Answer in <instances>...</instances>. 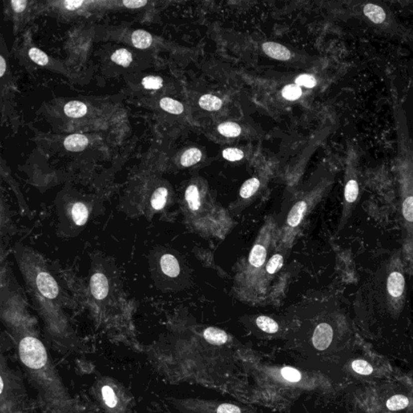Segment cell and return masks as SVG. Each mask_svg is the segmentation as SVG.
Returning a JSON list of instances; mask_svg holds the SVG:
<instances>
[{
  "label": "cell",
  "instance_id": "cell-1",
  "mask_svg": "<svg viewBox=\"0 0 413 413\" xmlns=\"http://www.w3.org/2000/svg\"><path fill=\"white\" fill-rule=\"evenodd\" d=\"M19 352L23 364L29 368L40 369L46 364V350L35 337H24L19 343Z\"/></svg>",
  "mask_w": 413,
  "mask_h": 413
},
{
  "label": "cell",
  "instance_id": "cell-2",
  "mask_svg": "<svg viewBox=\"0 0 413 413\" xmlns=\"http://www.w3.org/2000/svg\"><path fill=\"white\" fill-rule=\"evenodd\" d=\"M189 409L191 413H260L249 406L205 399L192 400Z\"/></svg>",
  "mask_w": 413,
  "mask_h": 413
},
{
  "label": "cell",
  "instance_id": "cell-3",
  "mask_svg": "<svg viewBox=\"0 0 413 413\" xmlns=\"http://www.w3.org/2000/svg\"><path fill=\"white\" fill-rule=\"evenodd\" d=\"M333 331L331 325L321 323L316 326L312 336V344L316 350H325L333 342Z\"/></svg>",
  "mask_w": 413,
  "mask_h": 413
},
{
  "label": "cell",
  "instance_id": "cell-4",
  "mask_svg": "<svg viewBox=\"0 0 413 413\" xmlns=\"http://www.w3.org/2000/svg\"><path fill=\"white\" fill-rule=\"evenodd\" d=\"M36 286L40 293L48 299H54L59 293L58 285L46 272H40L36 277Z\"/></svg>",
  "mask_w": 413,
  "mask_h": 413
},
{
  "label": "cell",
  "instance_id": "cell-5",
  "mask_svg": "<svg viewBox=\"0 0 413 413\" xmlns=\"http://www.w3.org/2000/svg\"><path fill=\"white\" fill-rule=\"evenodd\" d=\"M108 281L104 274L96 273L91 277V290L93 296L95 299H103L108 294Z\"/></svg>",
  "mask_w": 413,
  "mask_h": 413
},
{
  "label": "cell",
  "instance_id": "cell-6",
  "mask_svg": "<svg viewBox=\"0 0 413 413\" xmlns=\"http://www.w3.org/2000/svg\"><path fill=\"white\" fill-rule=\"evenodd\" d=\"M264 53L274 59L287 61L291 58V52L283 44L275 42H266L262 44Z\"/></svg>",
  "mask_w": 413,
  "mask_h": 413
},
{
  "label": "cell",
  "instance_id": "cell-7",
  "mask_svg": "<svg viewBox=\"0 0 413 413\" xmlns=\"http://www.w3.org/2000/svg\"><path fill=\"white\" fill-rule=\"evenodd\" d=\"M160 264L162 270L167 276L175 278L180 274V263L177 258L172 254H164L161 258Z\"/></svg>",
  "mask_w": 413,
  "mask_h": 413
},
{
  "label": "cell",
  "instance_id": "cell-8",
  "mask_svg": "<svg viewBox=\"0 0 413 413\" xmlns=\"http://www.w3.org/2000/svg\"><path fill=\"white\" fill-rule=\"evenodd\" d=\"M405 280L402 274L393 272L388 279V291L393 297H400L405 290Z\"/></svg>",
  "mask_w": 413,
  "mask_h": 413
},
{
  "label": "cell",
  "instance_id": "cell-9",
  "mask_svg": "<svg viewBox=\"0 0 413 413\" xmlns=\"http://www.w3.org/2000/svg\"><path fill=\"white\" fill-rule=\"evenodd\" d=\"M87 137L82 134H72L68 136L64 142V146L66 150L71 152H80L88 146Z\"/></svg>",
  "mask_w": 413,
  "mask_h": 413
},
{
  "label": "cell",
  "instance_id": "cell-10",
  "mask_svg": "<svg viewBox=\"0 0 413 413\" xmlns=\"http://www.w3.org/2000/svg\"><path fill=\"white\" fill-rule=\"evenodd\" d=\"M307 210V204L305 201H301L296 203L291 208L287 216V223L290 227L295 228L301 223Z\"/></svg>",
  "mask_w": 413,
  "mask_h": 413
},
{
  "label": "cell",
  "instance_id": "cell-11",
  "mask_svg": "<svg viewBox=\"0 0 413 413\" xmlns=\"http://www.w3.org/2000/svg\"><path fill=\"white\" fill-rule=\"evenodd\" d=\"M204 337L206 342L215 346H221L228 342V334L215 327H209L204 332Z\"/></svg>",
  "mask_w": 413,
  "mask_h": 413
},
{
  "label": "cell",
  "instance_id": "cell-12",
  "mask_svg": "<svg viewBox=\"0 0 413 413\" xmlns=\"http://www.w3.org/2000/svg\"><path fill=\"white\" fill-rule=\"evenodd\" d=\"M64 112L66 116L71 118H80L87 114V107L82 102H69L64 107Z\"/></svg>",
  "mask_w": 413,
  "mask_h": 413
},
{
  "label": "cell",
  "instance_id": "cell-13",
  "mask_svg": "<svg viewBox=\"0 0 413 413\" xmlns=\"http://www.w3.org/2000/svg\"><path fill=\"white\" fill-rule=\"evenodd\" d=\"M132 42L137 49H147L152 44L153 37L145 30H137L132 35Z\"/></svg>",
  "mask_w": 413,
  "mask_h": 413
},
{
  "label": "cell",
  "instance_id": "cell-14",
  "mask_svg": "<svg viewBox=\"0 0 413 413\" xmlns=\"http://www.w3.org/2000/svg\"><path fill=\"white\" fill-rule=\"evenodd\" d=\"M266 258V250L263 245L257 244L249 253V261L251 266L258 268L263 266Z\"/></svg>",
  "mask_w": 413,
  "mask_h": 413
},
{
  "label": "cell",
  "instance_id": "cell-15",
  "mask_svg": "<svg viewBox=\"0 0 413 413\" xmlns=\"http://www.w3.org/2000/svg\"><path fill=\"white\" fill-rule=\"evenodd\" d=\"M185 198L191 210L198 211L199 209L201 208V196L198 188L196 185H191L187 188Z\"/></svg>",
  "mask_w": 413,
  "mask_h": 413
},
{
  "label": "cell",
  "instance_id": "cell-16",
  "mask_svg": "<svg viewBox=\"0 0 413 413\" xmlns=\"http://www.w3.org/2000/svg\"><path fill=\"white\" fill-rule=\"evenodd\" d=\"M364 14L368 19L375 23H381L386 19V13L384 9L374 4H367L364 7Z\"/></svg>",
  "mask_w": 413,
  "mask_h": 413
},
{
  "label": "cell",
  "instance_id": "cell-17",
  "mask_svg": "<svg viewBox=\"0 0 413 413\" xmlns=\"http://www.w3.org/2000/svg\"><path fill=\"white\" fill-rule=\"evenodd\" d=\"M89 211L87 206L82 203H76L72 207V217L77 225H84L88 219Z\"/></svg>",
  "mask_w": 413,
  "mask_h": 413
},
{
  "label": "cell",
  "instance_id": "cell-18",
  "mask_svg": "<svg viewBox=\"0 0 413 413\" xmlns=\"http://www.w3.org/2000/svg\"><path fill=\"white\" fill-rule=\"evenodd\" d=\"M281 377L288 384H299L303 380V374L293 367H284L279 371Z\"/></svg>",
  "mask_w": 413,
  "mask_h": 413
},
{
  "label": "cell",
  "instance_id": "cell-19",
  "mask_svg": "<svg viewBox=\"0 0 413 413\" xmlns=\"http://www.w3.org/2000/svg\"><path fill=\"white\" fill-rule=\"evenodd\" d=\"M222 103L221 99L213 95H203L199 100L201 108L209 112L217 111L221 108Z\"/></svg>",
  "mask_w": 413,
  "mask_h": 413
},
{
  "label": "cell",
  "instance_id": "cell-20",
  "mask_svg": "<svg viewBox=\"0 0 413 413\" xmlns=\"http://www.w3.org/2000/svg\"><path fill=\"white\" fill-rule=\"evenodd\" d=\"M202 153L197 148H192L184 152L181 157V164L183 167H189L197 163L201 160Z\"/></svg>",
  "mask_w": 413,
  "mask_h": 413
},
{
  "label": "cell",
  "instance_id": "cell-21",
  "mask_svg": "<svg viewBox=\"0 0 413 413\" xmlns=\"http://www.w3.org/2000/svg\"><path fill=\"white\" fill-rule=\"evenodd\" d=\"M256 324L261 330L267 333H275L278 331L279 326L276 321L266 316L257 317Z\"/></svg>",
  "mask_w": 413,
  "mask_h": 413
},
{
  "label": "cell",
  "instance_id": "cell-22",
  "mask_svg": "<svg viewBox=\"0 0 413 413\" xmlns=\"http://www.w3.org/2000/svg\"><path fill=\"white\" fill-rule=\"evenodd\" d=\"M161 108L171 114L180 115L184 112V106L180 102L171 99L163 98L160 101Z\"/></svg>",
  "mask_w": 413,
  "mask_h": 413
},
{
  "label": "cell",
  "instance_id": "cell-23",
  "mask_svg": "<svg viewBox=\"0 0 413 413\" xmlns=\"http://www.w3.org/2000/svg\"><path fill=\"white\" fill-rule=\"evenodd\" d=\"M168 191L167 188H159L154 192L151 197V205L155 210H162L167 204Z\"/></svg>",
  "mask_w": 413,
  "mask_h": 413
},
{
  "label": "cell",
  "instance_id": "cell-24",
  "mask_svg": "<svg viewBox=\"0 0 413 413\" xmlns=\"http://www.w3.org/2000/svg\"><path fill=\"white\" fill-rule=\"evenodd\" d=\"M260 187V181L257 178H252L244 183L240 190V197L249 199L255 194Z\"/></svg>",
  "mask_w": 413,
  "mask_h": 413
},
{
  "label": "cell",
  "instance_id": "cell-25",
  "mask_svg": "<svg viewBox=\"0 0 413 413\" xmlns=\"http://www.w3.org/2000/svg\"><path fill=\"white\" fill-rule=\"evenodd\" d=\"M218 132L226 137H236L241 133V128L234 122L222 123L218 126Z\"/></svg>",
  "mask_w": 413,
  "mask_h": 413
},
{
  "label": "cell",
  "instance_id": "cell-26",
  "mask_svg": "<svg viewBox=\"0 0 413 413\" xmlns=\"http://www.w3.org/2000/svg\"><path fill=\"white\" fill-rule=\"evenodd\" d=\"M409 400L403 395H397L391 397L386 403V406L391 411H400L409 406Z\"/></svg>",
  "mask_w": 413,
  "mask_h": 413
},
{
  "label": "cell",
  "instance_id": "cell-27",
  "mask_svg": "<svg viewBox=\"0 0 413 413\" xmlns=\"http://www.w3.org/2000/svg\"><path fill=\"white\" fill-rule=\"evenodd\" d=\"M112 60L114 61L115 63L122 65L124 67H127L133 61V57L128 49H117L112 55Z\"/></svg>",
  "mask_w": 413,
  "mask_h": 413
},
{
  "label": "cell",
  "instance_id": "cell-28",
  "mask_svg": "<svg viewBox=\"0 0 413 413\" xmlns=\"http://www.w3.org/2000/svg\"><path fill=\"white\" fill-rule=\"evenodd\" d=\"M353 371L355 373L361 375H370L373 373V367L371 363L363 359H357L353 361L351 364Z\"/></svg>",
  "mask_w": 413,
  "mask_h": 413
},
{
  "label": "cell",
  "instance_id": "cell-29",
  "mask_svg": "<svg viewBox=\"0 0 413 413\" xmlns=\"http://www.w3.org/2000/svg\"><path fill=\"white\" fill-rule=\"evenodd\" d=\"M359 196V184L356 180H350L346 184L345 188V198L349 203H353L356 201Z\"/></svg>",
  "mask_w": 413,
  "mask_h": 413
},
{
  "label": "cell",
  "instance_id": "cell-30",
  "mask_svg": "<svg viewBox=\"0 0 413 413\" xmlns=\"http://www.w3.org/2000/svg\"><path fill=\"white\" fill-rule=\"evenodd\" d=\"M282 95H283L284 99L287 100H296L299 99L302 95V90L300 87L296 84L287 85L282 91Z\"/></svg>",
  "mask_w": 413,
  "mask_h": 413
},
{
  "label": "cell",
  "instance_id": "cell-31",
  "mask_svg": "<svg viewBox=\"0 0 413 413\" xmlns=\"http://www.w3.org/2000/svg\"><path fill=\"white\" fill-rule=\"evenodd\" d=\"M28 56L32 61L39 65H45L49 63V57L40 49L32 48L28 51Z\"/></svg>",
  "mask_w": 413,
  "mask_h": 413
},
{
  "label": "cell",
  "instance_id": "cell-32",
  "mask_svg": "<svg viewBox=\"0 0 413 413\" xmlns=\"http://www.w3.org/2000/svg\"><path fill=\"white\" fill-rule=\"evenodd\" d=\"M283 265V257L281 254H275L269 260L266 265V271L269 274H275Z\"/></svg>",
  "mask_w": 413,
  "mask_h": 413
},
{
  "label": "cell",
  "instance_id": "cell-33",
  "mask_svg": "<svg viewBox=\"0 0 413 413\" xmlns=\"http://www.w3.org/2000/svg\"><path fill=\"white\" fill-rule=\"evenodd\" d=\"M142 85L147 90H158L163 87V78L158 76H147L143 78Z\"/></svg>",
  "mask_w": 413,
  "mask_h": 413
},
{
  "label": "cell",
  "instance_id": "cell-34",
  "mask_svg": "<svg viewBox=\"0 0 413 413\" xmlns=\"http://www.w3.org/2000/svg\"><path fill=\"white\" fill-rule=\"evenodd\" d=\"M223 158L229 162H236L244 158V152L237 148H227L222 153Z\"/></svg>",
  "mask_w": 413,
  "mask_h": 413
},
{
  "label": "cell",
  "instance_id": "cell-35",
  "mask_svg": "<svg viewBox=\"0 0 413 413\" xmlns=\"http://www.w3.org/2000/svg\"><path fill=\"white\" fill-rule=\"evenodd\" d=\"M102 394L108 407L114 408L117 405V398L115 396L114 391L109 386H104L102 389Z\"/></svg>",
  "mask_w": 413,
  "mask_h": 413
},
{
  "label": "cell",
  "instance_id": "cell-36",
  "mask_svg": "<svg viewBox=\"0 0 413 413\" xmlns=\"http://www.w3.org/2000/svg\"><path fill=\"white\" fill-rule=\"evenodd\" d=\"M295 84L307 88H313L316 86V80L311 74H301L295 79Z\"/></svg>",
  "mask_w": 413,
  "mask_h": 413
},
{
  "label": "cell",
  "instance_id": "cell-37",
  "mask_svg": "<svg viewBox=\"0 0 413 413\" xmlns=\"http://www.w3.org/2000/svg\"><path fill=\"white\" fill-rule=\"evenodd\" d=\"M403 214L408 221L413 222V196H409L403 204Z\"/></svg>",
  "mask_w": 413,
  "mask_h": 413
},
{
  "label": "cell",
  "instance_id": "cell-38",
  "mask_svg": "<svg viewBox=\"0 0 413 413\" xmlns=\"http://www.w3.org/2000/svg\"><path fill=\"white\" fill-rule=\"evenodd\" d=\"M147 1H124L123 4L125 5L128 8H140L142 6H146L147 4Z\"/></svg>",
  "mask_w": 413,
  "mask_h": 413
},
{
  "label": "cell",
  "instance_id": "cell-39",
  "mask_svg": "<svg viewBox=\"0 0 413 413\" xmlns=\"http://www.w3.org/2000/svg\"><path fill=\"white\" fill-rule=\"evenodd\" d=\"M11 3L15 12H22L26 8L27 2V1H23V0H19V1L13 0V1H11Z\"/></svg>",
  "mask_w": 413,
  "mask_h": 413
},
{
  "label": "cell",
  "instance_id": "cell-40",
  "mask_svg": "<svg viewBox=\"0 0 413 413\" xmlns=\"http://www.w3.org/2000/svg\"><path fill=\"white\" fill-rule=\"evenodd\" d=\"M84 3V1H65L64 2L65 8L70 11H74L77 9L79 8L82 4Z\"/></svg>",
  "mask_w": 413,
  "mask_h": 413
},
{
  "label": "cell",
  "instance_id": "cell-41",
  "mask_svg": "<svg viewBox=\"0 0 413 413\" xmlns=\"http://www.w3.org/2000/svg\"><path fill=\"white\" fill-rule=\"evenodd\" d=\"M6 70V61L2 56L0 57V76L3 77Z\"/></svg>",
  "mask_w": 413,
  "mask_h": 413
},
{
  "label": "cell",
  "instance_id": "cell-42",
  "mask_svg": "<svg viewBox=\"0 0 413 413\" xmlns=\"http://www.w3.org/2000/svg\"><path fill=\"white\" fill-rule=\"evenodd\" d=\"M0 382H1V393H2V390H3V381H2V379L0 380Z\"/></svg>",
  "mask_w": 413,
  "mask_h": 413
}]
</instances>
